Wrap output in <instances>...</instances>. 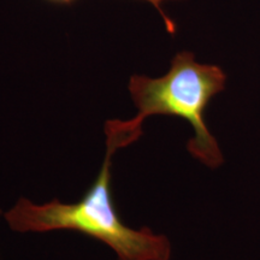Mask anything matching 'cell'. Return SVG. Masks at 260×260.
Listing matches in <instances>:
<instances>
[{"label": "cell", "instance_id": "obj_2", "mask_svg": "<svg viewBox=\"0 0 260 260\" xmlns=\"http://www.w3.org/2000/svg\"><path fill=\"white\" fill-rule=\"evenodd\" d=\"M117 152L106 145L105 158L95 181L76 203L53 199L35 204L19 198L3 213L10 229L19 234L74 230L109 247L117 260H171L172 245L168 236L149 228H130L117 213L113 203L112 161Z\"/></svg>", "mask_w": 260, "mask_h": 260}, {"label": "cell", "instance_id": "obj_1", "mask_svg": "<svg viewBox=\"0 0 260 260\" xmlns=\"http://www.w3.org/2000/svg\"><path fill=\"white\" fill-rule=\"evenodd\" d=\"M226 75L222 68L201 64L191 52L183 51L172 58L164 76L134 75L129 92L138 113L132 119H109L104 125L106 145L117 151L128 147L142 136V125L148 117L175 116L194 129L187 144L188 152L205 167L217 169L224 162L218 142L205 122V111L217 94L225 88Z\"/></svg>", "mask_w": 260, "mask_h": 260}, {"label": "cell", "instance_id": "obj_3", "mask_svg": "<svg viewBox=\"0 0 260 260\" xmlns=\"http://www.w3.org/2000/svg\"><path fill=\"white\" fill-rule=\"evenodd\" d=\"M53 2H60V3H70L71 0H53ZM145 2H148V3H151L152 5L154 6L155 9L158 10L159 12H160V15L162 16V18H164V22H165V25H167V29L170 32H174L175 31V24H174V22L171 21L170 18L168 17L167 15L164 14V11H162L161 10V6H160V4L162 2H165V0H145Z\"/></svg>", "mask_w": 260, "mask_h": 260}, {"label": "cell", "instance_id": "obj_4", "mask_svg": "<svg viewBox=\"0 0 260 260\" xmlns=\"http://www.w3.org/2000/svg\"><path fill=\"white\" fill-rule=\"evenodd\" d=\"M2 214H3V212H2V210H0V216H2Z\"/></svg>", "mask_w": 260, "mask_h": 260}]
</instances>
